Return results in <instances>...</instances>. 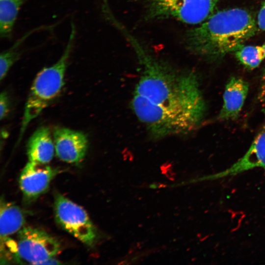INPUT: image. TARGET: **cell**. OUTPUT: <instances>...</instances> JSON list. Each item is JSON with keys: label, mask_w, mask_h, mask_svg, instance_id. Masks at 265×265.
<instances>
[{"label": "cell", "mask_w": 265, "mask_h": 265, "mask_svg": "<svg viewBox=\"0 0 265 265\" xmlns=\"http://www.w3.org/2000/svg\"><path fill=\"white\" fill-rule=\"evenodd\" d=\"M55 152L53 136L47 127L38 128L29 137L26 146L29 161L47 164L53 159Z\"/></svg>", "instance_id": "8fae6325"}, {"label": "cell", "mask_w": 265, "mask_h": 265, "mask_svg": "<svg viewBox=\"0 0 265 265\" xmlns=\"http://www.w3.org/2000/svg\"><path fill=\"white\" fill-rule=\"evenodd\" d=\"M257 24L260 29L265 31V2L263 3L259 11Z\"/></svg>", "instance_id": "e0dca14e"}, {"label": "cell", "mask_w": 265, "mask_h": 265, "mask_svg": "<svg viewBox=\"0 0 265 265\" xmlns=\"http://www.w3.org/2000/svg\"><path fill=\"white\" fill-rule=\"evenodd\" d=\"M55 153L61 160L79 164L84 159L88 145L83 132L64 127L55 128L53 132Z\"/></svg>", "instance_id": "ba28073f"}, {"label": "cell", "mask_w": 265, "mask_h": 265, "mask_svg": "<svg viewBox=\"0 0 265 265\" xmlns=\"http://www.w3.org/2000/svg\"><path fill=\"white\" fill-rule=\"evenodd\" d=\"M256 167L265 170V125L258 132L245 154L230 167L215 174L190 180L188 183L213 181L232 177Z\"/></svg>", "instance_id": "52a82bcc"}, {"label": "cell", "mask_w": 265, "mask_h": 265, "mask_svg": "<svg viewBox=\"0 0 265 265\" xmlns=\"http://www.w3.org/2000/svg\"><path fill=\"white\" fill-rule=\"evenodd\" d=\"M248 90L247 81L240 78H231L225 86L219 118L223 120L236 119L242 108Z\"/></svg>", "instance_id": "30bf717a"}, {"label": "cell", "mask_w": 265, "mask_h": 265, "mask_svg": "<svg viewBox=\"0 0 265 265\" xmlns=\"http://www.w3.org/2000/svg\"><path fill=\"white\" fill-rule=\"evenodd\" d=\"M257 24L247 11L239 8L213 13L185 35L191 53L207 58H220L235 52L256 33Z\"/></svg>", "instance_id": "7a4b0ae2"}, {"label": "cell", "mask_w": 265, "mask_h": 265, "mask_svg": "<svg viewBox=\"0 0 265 265\" xmlns=\"http://www.w3.org/2000/svg\"><path fill=\"white\" fill-rule=\"evenodd\" d=\"M221 0H144L146 18L172 19L189 25H199L213 13Z\"/></svg>", "instance_id": "277c9868"}, {"label": "cell", "mask_w": 265, "mask_h": 265, "mask_svg": "<svg viewBox=\"0 0 265 265\" xmlns=\"http://www.w3.org/2000/svg\"><path fill=\"white\" fill-rule=\"evenodd\" d=\"M262 47H263L264 52V53H265V43L262 45Z\"/></svg>", "instance_id": "ffe728a7"}, {"label": "cell", "mask_w": 265, "mask_h": 265, "mask_svg": "<svg viewBox=\"0 0 265 265\" xmlns=\"http://www.w3.org/2000/svg\"><path fill=\"white\" fill-rule=\"evenodd\" d=\"M27 0H0V35L11 37L13 27L21 6Z\"/></svg>", "instance_id": "4fadbf2b"}, {"label": "cell", "mask_w": 265, "mask_h": 265, "mask_svg": "<svg viewBox=\"0 0 265 265\" xmlns=\"http://www.w3.org/2000/svg\"><path fill=\"white\" fill-rule=\"evenodd\" d=\"M235 53L238 60L245 67L251 69L258 67L265 58L262 46L243 45Z\"/></svg>", "instance_id": "9a60e30c"}, {"label": "cell", "mask_w": 265, "mask_h": 265, "mask_svg": "<svg viewBox=\"0 0 265 265\" xmlns=\"http://www.w3.org/2000/svg\"><path fill=\"white\" fill-rule=\"evenodd\" d=\"M265 96V71L263 74L262 80V84L260 88V98H263Z\"/></svg>", "instance_id": "d6986e66"}, {"label": "cell", "mask_w": 265, "mask_h": 265, "mask_svg": "<svg viewBox=\"0 0 265 265\" xmlns=\"http://www.w3.org/2000/svg\"><path fill=\"white\" fill-rule=\"evenodd\" d=\"M54 210L56 221L62 229L85 245H94L97 238L96 230L81 207L57 193Z\"/></svg>", "instance_id": "5b68a950"}, {"label": "cell", "mask_w": 265, "mask_h": 265, "mask_svg": "<svg viewBox=\"0 0 265 265\" xmlns=\"http://www.w3.org/2000/svg\"><path fill=\"white\" fill-rule=\"evenodd\" d=\"M76 35L75 26L71 23L69 38L63 54L53 65L43 68L36 76L25 104L18 142L29 123L59 95L64 85V76Z\"/></svg>", "instance_id": "3957f363"}, {"label": "cell", "mask_w": 265, "mask_h": 265, "mask_svg": "<svg viewBox=\"0 0 265 265\" xmlns=\"http://www.w3.org/2000/svg\"><path fill=\"white\" fill-rule=\"evenodd\" d=\"M131 45L141 68L131 102L134 115L154 139L192 131L206 110L195 73L154 57L137 39Z\"/></svg>", "instance_id": "6da1fadb"}, {"label": "cell", "mask_w": 265, "mask_h": 265, "mask_svg": "<svg viewBox=\"0 0 265 265\" xmlns=\"http://www.w3.org/2000/svg\"><path fill=\"white\" fill-rule=\"evenodd\" d=\"M9 102L7 93L3 91L0 95V119L2 120L7 115L9 111Z\"/></svg>", "instance_id": "2e32d148"}, {"label": "cell", "mask_w": 265, "mask_h": 265, "mask_svg": "<svg viewBox=\"0 0 265 265\" xmlns=\"http://www.w3.org/2000/svg\"><path fill=\"white\" fill-rule=\"evenodd\" d=\"M25 223V217L23 211L12 202L0 200V240L19 232Z\"/></svg>", "instance_id": "7c38bea8"}, {"label": "cell", "mask_w": 265, "mask_h": 265, "mask_svg": "<svg viewBox=\"0 0 265 265\" xmlns=\"http://www.w3.org/2000/svg\"><path fill=\"white\" fill-rule=\"evenodd\" d=\"M61 264V263L59 261L53 257L41 262L39 265H58Z\"/></svg>", "instance_id": "ac0fdd59"}, {"label": "cell", "mask_w": 265, "mask_h": 265, "mask_svg": "<svg viewBox=\"0 0 265 265\" xmlns=\"http://www.w3.org/2000/svg\"><path fill=\"white\" fill-rule=\"evenodd\" d=\"M16 245L19 260L32 265H39L54 257L61 250L55 238L43 230L30 226L23 227L18 232Z\"/></svg>", "instance_id": "8992f818"}, {"label": "cell", "mask_w": 265, "mask_h": 265, "mask_svg": "<svg viewBox=\"0 0 265 265\" xmlns=\"http://www.w3.org/2000/svg\"><path fill=\"white\" fill-rule=\"evenodd\" d=\"M37 29L32 30L17 40L9 49L2 52L0 55V80L6 76L12 66L20 58V47L26 39Z\"/></svg>", "instance_id": "5bb4252c"}, {"label": "cell", "mask_w": 265, "mask_h": 265, "mask_svg": "<svg viewBox=\"0 0 265 265\" xmlns=\"http://www.w3.org/2000/svg\"><path fill=\"white\" fill-rule=\"evenodd\" d=\"M59 171L47 164L28 161L19 178L20 188L25 198L32 201L46 192Z\"/></svg>", "instance_id": "9c48e42d"}]
</instances>
